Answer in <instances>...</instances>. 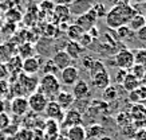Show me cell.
Wrapping results in <instances>:
<instances>
[{
	"instance_id": "16",
	"label": "cell",
	"mask_w": 146,
	"mask_h": 140,
	"mask_svg": "<svg viewBox=\"0 0 146 140\" xmlns=\"http://www.w3.org/2000/svg\"><path fill=\"white\" fill-rule=\"evenodd\" d=\"M74 101H75V98H74L72 93L63 92V90H60L59 93H58L56 100H55V102H56L63 111H68V109L71 108V105L74 104Z\"/></svg>"
},
{
	"instance_id": "10",
	"label": "cell",
	"mask_w": 146,
	"mask_h": 140,
	"mask_svg": "<svg viewBox=\"0 0 146 140\" xmlns=\"http://www.w3.org/2000/svg\"><path fill=\"white\" fill-rule=\"evenodd\" d=\"M44 115L48 117V120H55V121H60L64 119V111L55 101H48L44 109Z\"/></svg>"
},
{
	"instance_id": "50",
	"label": "cell",
	"mask_w": 146,
	"mask_h": 140,
	"mask_svg": "<svg viewBox=\"0 0 146 140\" xmlns=\"http://www.w3.org/2000/svg\"><path fill=\"white\" fill-rule=\"evenodd\" d=\"M52 27H54L52 24H48V31H51V30H52ZM52 35H54L52 32H48V36H52Z\"/></svg>"
},
{
	"instance_id": "23",
	"label": "cell",
	"mask_w": 146,
	"mask_h": 140,
	"mask_svg": "<svg viewBox=\"0 0 146 140\" xmlns=\"http://www.w3.org/2000/svg\"><path fill=\"white\" fill-rule=\"evenodd\" d=\"M54 16L58 18L60 22H66L67 19L70 18V8L68 5H64V4H55V8H54Z\"/></svg>"
},
{
	"instance_id": "11",
	"label": "cell",
	"mask_w": 146,
	"mask_h": 140,
	"mask_svg": "<svg viewBox=\"0 0 146 140\" xmlns=\"http://www.w3.org/2000/svg\"><path fill=\"white\" fill-rule=\"evenodd\" d=\"M51 59H52V62L55 63V66L59 69V72H62V70H64V69L72 66V65H71L72 59L68 57V54H67L64 50H59V51H56Z\"/></svg>"
},
{
	"instance_id": "8",
	"label": "cell",
	"mask_w": 146,
	"mask_h": 140,
	"mask_svg": "<svg viewBox=\"0 0 146 140\" xmlns=\"http://www.w3.org/2000/svg\"><path fill=\"white\" fill-rule=\"evenodd\" d=\"M40 59L38 57H28V58L23 59L22 63V73L26 76H35L36 73L40 70Z\"/></svg>"
},
{
	"instance_id": "30",
	"label": "cell",
	"mask_w": 146,
	"mask_h": 140,
	"mask_svg": "<svg viewBox=\"0 0 146 140\" xmlns=\"http://www.w3.org/2000/svg\"><path fill=\"white\" fill-rule=\"evenodd\" d=\"M117 124L119 128H125L127 125H131L133 124V119L130 116V113L127 112H121L117 115Z\"/></svg>"
},
{
	"instance_id": "43",
	"label": "cell",
	"mask_w": 146,
	"mask_h": 140,
	"mask_svg": "<svg viewBox=\"0 0 146 140\" xmlns=\"http://www.w3.org/2000/svg\"><path fill=\"white\" fill-rule=\"evenodd\" d=\"M133 140H146V128H138L135 135H134Z\"/></svg>"
},
{
	"instance_id": "38",
	"label": "cell",
	"mask_w": 146,
	"mask_h": 140,
	"mask_svg": "<svg viewBox=\"0 0 146 140\" xmlns=\"http://www.w3.org/2000/svg\"><path fill=\"white\" fill-rule=\"evenodd\" d=\"M9 93V82L7 80H0V98L3 100V97Z\"/></svg>"
},
{
	"instance_id": "20",
	"label": "cell",
	"mask_w": 146,
	"mask_h": 140,
	"mask_svg": "<svg viewBox=\"0 0 146 140\" xmlns=\"http://www.w3.org/2000/svg\"><path fill=\"white\" fill-rule=\"evenodd\" d=\"M22 63H23V61L19 55H13L12 58L5 63L7 70H8V74H12V76L20 74V73H22Z\"/></svg>"
},
{
	"instance_id": "25",
	"label": "cell",
	"mask_w": 146,
	"mask_h": 140,
	"mask_svg": "<svg viewBox=\"0 0 146 140\" xmlns=\"http://www.w3.org/2000/svg\"><path fill=\"white\" fill-rule=\"evenodd\" d=\"M86 136L87 139H97V137H105V128L99 124H94V125L86 128Z\"/></svg>"
},
{
	"instance_id": "4",
	"label": "cell",
	"mask_w": 146,
	"mask_h": 140,
	"mask_svg": "<svg viewBox=\"0 0 146 140\" xmlns=\"http://www.w3.org/2000/svg\"><path fill=\"white\" fill-rule=\"evenodd\" d=\"M18 82L22 86L24 96H31L38 90V86H39V80L36 76H26L23 73L18 76Z\"/></svg>"
},
{
	"instance_id": "12",
	"label": "cell",
	"mask_w": 146,
	"mask_h": 140,
	"mask_svg": "<svg viewBox=\"0 0 146 140\" xmlns=\"http://www.w3.org/2000/svg\"><path fill=\"white\" fill-rule=\"evenodd\" d=\"M130 116L133 119V123L137 125H141L142 123H146V105L139 102V104H134L130 108Z\"/></svg>"
},
{
	"instance_id": "7",
	"label": "cell",
	"mask_w": 146,
	"mask_h": 140,
	"mask_svg": "<svg viewBox=\"0 0 146 140\" xmlns=\"http://www.w3.org/2000/svg\"><path fill=\"white\" fill-rule=\"evenodd\" d=\"M59 81H60V84H64V85L74 86L79 81V70H78V68L70 66V68L62 70L59 73Z\"/></svg>"
},
{
	"instance_id": "37",
	"label": "cell",
	"mask_w": 146,
	"mask_h": 140,
	"mask_svg": "<svg viewBox=\"0 0 146 140\" xmlns=\"http://www.w3.org/2000/svg\"><path fill=\"white\" fill-rule=\"evenodd\" d=\"M11 125V119L7 113H0V131H5Z\"/></svg>"
},
{
	"instance_id": "52",
	"label": "cell",
	"mask_w": 146,
	"mask_h": 140,
	"mask_svg": "<svg viewBox=\"0 0 146 140\" xmlns=\"http://www.w3.org/2000/svg\"><path fill=\"white\" fill-rule=\"evenodd\" d=\"M143 16H145V22H146V14H145V15H143Z\"/></svg>"
},
{
	"instance_id": "33",
	"label": "cell",
	"mask_w": 146,
	"mask_h": 140,
	"mask_svg": "<svg viewBox=\"0 0 146 140\" xmlns=\"http://www.w3.org/2000/svg\"><path fill=\"white\" fill-rule=\"evenodd\" d=\"M15 31H16V24L4 22L3 27H1V30H0V34H1V36H3V38H4V36L7 38V36H9V35H13V34H15Z\"/></svg>"
},
{
	"instance_id": "36",
	"label": "cell",
	"mask_w": 146,
	"mask_h": 140,
	"mask_svg": "<svg viewBox=\"0 0 146 140\" xmlns=\"http://www.w3.org/2000/svg\"><path fill=\"white\" fill-rule=\"evenodd\" d=\"M103 70H106L105 65H103L101 61L94 59V62H93V65H91V68L89 69V73H90V76H94V74H97V73H99V72H103Z\"/></svg>"
},
{
	"instance_id": "46",
	"label": "cell",
	"mask_w": 146,
	"mask_h": 140,
	"mask_svg": "<svg viewBox=\"0 0 146 140\" xmlns=\"http://www.w3.org/2000/svg\"><path fill=\"white\" fill-rule=\"evenodd\" d=\"M93 62H94V58H91V57H84V58L82 59V63H83V66L87 69V70L91 68Z\"/></svg>"
},
{
	"instance_id": "27",
	"label": "cell",
	"mask_w": 146,
	"mask_h": 140,
	"mask_svg": "<svg viewBox=\"0 0 146 140\" xmlns=\"http://www.w3.org/2000/svg\"><path fill=\"white\" fill-rule=\"evenodd\" d=\"M129 28L133 32H137L138 30H141L142 27L146 26V22H145V16L141 14H137L134 18H131V20L127 23Z\"/></svg>"
},
{
	"instance_id": "45",
	"label": "cell",
	"mask_w": 146,
	"mask_h": 140,
	"mask_svg": "<svg viewBox=\"0 0 146 140\" xmlns=\"http://www.w3.org/2000/svg\"><path fill=\"white\" fill-rule=\"evenodd\" d=\"M135 35H137V38L139 39V41H145L146 42V26L145 27H142L141 30H138V31L135 32Z\"/></svg>"
},
{
	"instance_id": "15",
	"label": "cell",
	"mask_w": 146,
	"mask_h": 140,
	"mask_svg": "<svg viewBox=\"0 0 146 140\" xmlns=\"http://www.w3.org/2000/svg\"><path fill=\"white\" fill-rule=\"evenodd\" d=\"M43 135L46 140H56L59 137V124L55 120H47L43 125Z\"/></svg>"
},
{
	"instance_id": "51",
	"label": "cell",
	"mask_w": 146,
	"mask_h": 140,
	"mask_svg": "<svg viewBox=\"0 0 146 140\" xmlns=\"http://www.w3.org/2000/svg\"><path fill=\"white\" fill-rule=\"evenodd\" d=\"M3 43H4V42H3V36H1V34H0V46L3 45Z\"/></svg>"
},
{
	"instance_id": "31",
	"label": "cell",
	"mask_w": 146,
	"mask_h": 140,
	"mask_svg": "<svg viewBox=\"0 0 146 140\" xmlns=\"http://www.w3.org/2000/svg\"><path fill=\"white\" fill-rule=\"evenodd\" d=\"M42 68V70H43V76H46V74H51V76H56L59 72V69L55 66V63L52 62V59H47L44 62V65L43 66H40Z\"/></svg>"
},
{
	"instance_id": "42",
	"label": "cell",
	"mask_w": 146,
	"mask_h": 140,
	"mask_svg": "<svg viewBox=\"0 0 146 140\" xmlns=\"http://www.w3.org/2000/svg\"><path fill=\"white\" fill-rule=\"evenodd\" d=\"M39 7L44 12H51V11H54V8H55V3L54 1H44V3H40Z\"/></svg>"
},
{
	"instance_id": "34",
	"label": "cell",
	"mask_w": 146,
	"mask_h": 140,
	"mask_svg": "<svg viewBox=\"0 0 146 140\" xmlns=\"http://www.w3.org/2000/svg\"><path fill=\"white\" fill-rule=\"evenodd\" d=\"M134 62L146 68V49H139L134 54Z\"/></svg>"
},
{
	"instance_id": "18",
	"label": "cell",
	"mask_w": 146,
	"mask_h": 140,
	"mask_svg": "<svg viewBox=\"0 0 146 140\" xmlns=\"http://www.w3.org/2000/svg\"><path fill=\"white\" fill-rule=\"evenodd\" d=\"M89 93H90V86L83 80H79L75 85L72 86V96H74V98H84Z\"/></svg>"
},
{
	"instance_id": "19",
	"label": "cell",
	"mask_w": 146,
	"mask_h": 140,
	"mask_svg": "<svg viewBox=\"0 0 146 140\" xmlns=\"http://www.w3.org/2000/svg\"><path fill=\"white\" fill-rule=\"evenodd\" d=\"M86 128L83 125H75L67 129V140H86Z\"/></svg>"
},
{
	"instance_id": "6",
	"label": "cell",
	"mask_w": 146,
	"mask_h": 140,
	"mask_svg": "<svg viewBox=\"0 0 146 140\" xmlns=\"http://www.w3.org/2000/svg\"><path fill=\"white\" fill-rule=\"evenodd\" d=\"M97 14H95V11L93 8H90L89 11H86L84 14L79 15L75 20V24L76 26H79L84 32H87L90 28H93L95 26V22H97Z\"/></svg>"
},
{
	"instance_id": "41",
	"label": "cell",
	"mask_w": 146,
	"mask_h": 140,
	"mask_svg": "<svg viewBox=\"0 0 146 140\" xmlns=\"http://www.w3.org/2000/svg\"><path fill=\"white\" fill-rule=\"evenodd\" d=\"M19 137L22 140H32L34 139V132L31 129H22L19 132Z\"/></svg>"
},
{
	"instance_id": "14",
	"label": "cell",
	"mask_w": 146,
	"mask_h": 140,
	"mask_svg": "<svg viewBox=\"0 0 146 140\" xmlns=\"http://www.w3.org/2000/svg\"><path fill=\"white\" fill-rule=\"evenodd\" d=\"M91 78V84L93 86H95L97 89H106L107 86L110 85V76H109V73H107V69L106 70H103V72H99L97 74H94V76H90Z\"/></svg>"
},
{
	"instance_id": "13",
	"label": "cell",
	"mask_w": 146,
	"mask_h": 140,
	"mask_svg": "<svg viewBox=\"0 0 146 140\" xmlns=\"http://www.w3.org/2000/svg\"><path fill=\"white\" fill-rule=\"evenodd\" d=\"M63 125L66 127L67 129L75 125H82V115L79 111L75 109H68L64 112V120H63Z\"/></svg>"
},
{
	"instance_id": "2",
	"label": "cell",
	"mask_w": 146,
	"mask_h": 140,
	"mask_svg": "<svg viewBox=\"0 0 146 140\" xmlns=\"http://www.w3.org/2000/svg\"><path fill=\"white\" fill-rule=\"evenodd\" d=\"M40 92L48 98V97H56V94L60 92V81L56 76H51V74H46L42 76V78L39 80V86L38 90Z\"/></svg>"
},
{
	"instance_id": "5",
	"label": "cell",
	"mask_w": 146,
	"mask_h": 140,
	"mask_svg": "<svg viewBox=\"0 0 146 140\" xmlns=\"http://www.w3.org/2000/svg\"><path fill=\"white\" fill-rule=\"evenodd\" d=\"M27 100H28V107H30V109L35 113L44 112L46 107L48 104V98H47L43 93H40V92L32 93L31 96H28Z\"/></svg>"
},
{
	"instance_id": "32",
	"label": "cell",
	"mask_w": 146,
	"mask_h": 140,
	"mask_svg": "<svg viewBox=\"0 0 146 140\" xmlns=\"http://www.w3.org/2000/svg\"><path fill=\"white\" fill-rule=\"evenodd\" d=\"M130 74H133L138 81H141V80H143V77H145V74H146V68H143L142 65L134 63V66L130 69Z\"/></svg>"
},
{
	"instance_id": "29",
	"label": "cell",
	"mask_w": 146,
	"mask_h": 140,
	"mask_svg": "<svg viewBox=\"0 0 146 140\" xmlns=\"http://www.w3.org/2000/svg\"><path fill=\"white\" fill-rule=\"evenodd\" d=\"M102 97L106 102H111V101H115L118 98V89L115 88L114 85H109L106 89L102 90Z\"/></svg>"
},
{
	"instance_id": "40",
	"label": "cell",
	"mask_w": 146,
	"mask_h": 140,
	"mask_svg": "<svg viewBox=\"0 0 146 140\" xmlns=\"http://www.w3.org/2000/svg\"><path fill=\"white\" fill-rule=\"evenodd\" d=\"M78 43H79V45L84 49L86 46H89L90 43H93V38H91V36H90L87 32H84L83 35H82V38L79 39V42H78Z\"/></svg>"
},
{
	"instance_id": "39",
	"label": "cell",
	"mask_w": 146,
	"mask_h": 140,
	"mask_svg": "<svg viewBox=\"0 0 146 140\" xmlns=\"http://www.w3.org/2000/svg\"><path fill=\"white\" fill-rule=\"evenodd\" d=\"M91 8L95 11V14H97V16L98 18H102V16H106V14H107V9H106V7L102 4V3H98V4H94Z\"/></svg>"
},
{
	"instance_id": "22",
	"label": "cell",
	"mask_w": 146,
	"mask_h": 140,
	"mask_svg": "<svg viewBox=\"0 0 146 140\" xmlns=\"http://www.w3.org/2000/svg\"><path fill=\"white\" fill-rule=\"evenodd\" d=\"M139 85H141V81H138L137 78L134 77L133 74H130V73L126 74V77H125L123 82H122V86L125 88V90H127L129 93H130V92H134L135 89H138Z\"/></svg>"
},
{
	"instance_id": "48",
	"label": "cell",
	"mask_w": 146,
	"mask_h": 140,
	"mask_svg": "<svg viewBox=\"0 0 146 140\" xmlns=\"http://www.w3.org/2000/svg\"><path fill=\"white\" fill-rule=\"evenodd\" d=\"M4 109H5V104L4 101L0 98V113H4Z\"/></svg>"
},
{
	"instance_id": "28",
	"label": "cell",
	"mask_w": 146,
	"mask_h": 140,
	"mask_svg": "<svg viewBox=\"0 0 146 140\" xmlns=\"http://www.w3.org/2000/svg\"><path fill=\"white\" fill-rule=\"evenodd\" d=\"M129 96H130V101H133L134 104H139L142 100H146V85H139L138 89L130 92Z\"/></svg>"
},
{
	"instance_id": "49",
	"label": "cell",
	"mask_w": 146,
	"mask_h": 140,
	"mask_svg": "<svg viewBox=\"0 0 146 140\" xmlns=\"http://www.w3.org/2000/svg\"><path fill=\"white\" fill-rule=\"evenodd\" d=\"M3 24H4V18L0 15V30H1V27H3Z\"/></svg>"
},
{
	"instance_id": "35",
	"label": "cell",
	"mask_w": 146,
	"mask_h": 140,
	"mask_svg": "<svg viewBox=\"0 0 146 140\" xmlns=\"http://www.w3.org/2000/svg\"><path fill=\"white\" fill-rule=\"evenodd\" d=\"M115 31H117L118 38H121V39H127V38H131L133 34H134V32L129 28L127 24H126V26H122V27H119V28H117Z\"/></svg>"
},
{
	"instance_id": "26",
	"label": "cell",
	"mask_w": 146,
	"mask_h": 140,
	"mask_svg": "<svg viewBox=\"0 0 146 140\" xmlns=\"http://www.w3.org/2000/svg\"><path fill=\"white\" fill-rule=\"evenodd\" d=\"M23 19L22 12L16 8H9L4 12V20L8 23H12V24H16Z\"/></svg>"
},
{
	"instance_id": "3",
	"label": "cell",
	"mask_w": 146,
	"mask_h": 140,
	"mask_svg": "<svg viewBox=\"0 0 146 140\" xmlns=\"http://www.w3.org/2000/svg\"><path fill=\"white\" fill-rule=\"evenodd\" d=\"M134 53L129 49H123L115 54V65L121 70H130L134 66Z\"/></svg>"
},
{
	"instance_id": "21",
	"label": "cell",
	"mask_w": 146,
	"mask_h": 140,
	"mask_svg": "<svg viewBox=\"0 0 146 140\" xmlns=\"http://www.w3.org/2000/svg\"><path fill=\"white\" fill-rule=\"evenodd\" d=\"M83 47L78 43V42H68L66 45V51L67 54H68V57H70L71 59H78L80 57V54L83 53Z\"/></svg>"
},
{
	"instance_id": "17",
	"label": "cell",
	"mask_w": 146,
	"mask_h": 140,
	"mask_svg": "<svg viewBox=\"0 0 146 140\" xmlns=\"http://www.w3.org/2000/svg\"><path fill=\"white\" fill-rule=\"evenodd\" d=\"M18 49L11 45V42H5L0 46V62L7 63L13 55H16Z\"/></svg>"
},
{
	"instance_id": "1",
	"label": "cell",
	"mask_w": 146,
	"mask_h": 140,
	"mask_svg": "<svg viewBox=\"0 0 146 140\" xmlns=\"http://www.w3.org/2000/svg\"><path fill=\"white\" fill-rule=\"evenodd\" d=\"M137 14V9L131 7L127 1H118L114 4L113 8L107 11L105 19H106L107 27L117 30L122 26H126Z\"/></svg>"
},
{
	"instance_id": "9",
	"label": "cell",
	"mask_w": 146,
	"mask_h": 140,
	"mask_svg": "<svg viewBox=\"0 0 146 140\" xmlns=\"http://www.w3.org/2000/svg\"><path fill=\"white\" fill-rule=\"evenodd\" d=\"M28 109H30V107H28L27 97H13L12 98V101H11V112L15 116L26 115Z\"/></svg>"
},
{
	"instance_id": "47",
	"label": "cell",
	"mask_w": 146,
	"mask_h": 140,
	"mask_svg": "<svg viewBox=\"0 0 146 140\" xmlns=\"http://www.w3.org/2000/svg\"><path fill=\"white\" fill-rule=\"evenodd\" d=\"M87 34H89V35L91 36V38H93V41H94L95 38H98V35H99V31H98V28L95 27V26H94L93 28H90L89 31H87Z\"/></svg>"
},
{
	"instance_id": "24",
	"label": "cell",
	"mask_w": 146,
	"mask_h": 140,
	"mask_svg": "<svg viewBox=\"0 0 146 140\" xmlns=\"http://www.w3.org/2000/svg\"><path fill=\"white\" fill-rule=\"evenodd\" d=\"M83 34H84V31L79 26H76L75 23H74V24H70V26L67 27V36H68L70 42H79V39L82 38Z\"/></svg>"
},
{
	"instance_id": "44",
	"label": "cell",
	"mask_w": 146,
	"mask_h": 140,
	"mask_svg": "<svg viewBox=\"0 0 146 140\" xmlns=\"http://www.w3.org/2000/svg\"><path fill=\"white\" fill-rule=\"evenodd\" d=\"M7 76H8V70H7L5 63L0 62V80H5Z\"/></svg>"
}]
</instances>
